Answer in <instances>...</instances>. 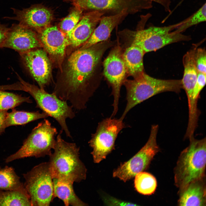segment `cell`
Returning <instances> with one entry per match:
<instances>
[{"label":"cell","instance_id":"obj_1","mask_svg":"<svg viewBox=\"0 0 206 206\" xmlns=\"http://www.w3.org/2000/svg\"><path fill=\"white\" fill-rule=\"evenodd\" d=\"M112 44L108 39L72 53L67 61L64 82L53 93L61 100L69 101L76 110L85 108L96 89L90 84V80Z\"/></svg>","mask_w":206,"mask_h":206},{"label":"cell","instance_id":"obj_2","mask_svg":"<svg viewBox=\"0 0 206 206\" xmlns=\"http://www.w3.org/2000/svg\"><path fill=\"white\" fill-rule=\"evenodd\" d=\"M62 132L58 135L54 152L49 155L52 177L73 183L80 182L86 179L87 169L79 158V148L75 143L64 140Z\"/></svg>","mask_w":206,"mask_h":206},{"label":"cell","instance_id":"obj_3","mask_svg":"<svg viewBox=\"0 0 206 206\" xmlns=\"http://www.w3.org/2000/svg\"><path fill=\"white\" fill-rule=\"evenodd\" d=\"M189 140V144L181 152L174 169L175 184L179 191L205 176V138L197 140L193 137Z\"/></svg>","mask_w":206,"mask_h":206},{"label":"cell","instance_id":"obj_4","mask_svg":"<svg viewBox=\"0 0 206 206\" xmlns=\"http://www.w3.org/2000/svg\"><path fill=\"white\" fill-rule=\"evenodd\" d=\"M181 23V21L163 27L152 25L135 31L125 29L120 31L119 35L129 45L139 47L145 53L156 51L171 43L190 39V36L175 30Z\"/></svg>","mask_w":206,"mask_h":206},{"label":"cell","instance_id":"obj_5","mask_svg":"<svg viewBox=\"0 0 206 206\" xmlns=\"http://www.w3.org/2000/svg\"><path fill=\"white\" fill-rule=\"evenodd\" d=\"M123 84L126 90L127 101L120 118L123 120L132 108L150 98L166 92L178 93L183 88L181 80L157 79L144 72L132 80H125Z\"/></svg>","mask_w":206,"mask_h":206},{"label":"cell","instance_id":"obj_6","mask_svg":"<svg viewBox=\"0 0 206 206\" xmlns=\"http://www.w3.org/2000/svg\"><path fill=\"white\" fill-rule=\"evenodd\" d=\"M57 134L56 128L48 120L44 119L32 130L21 148L5 159V162L27 157L49 156L54 147Z\"/></svg>","mask_w":206,"mask_h":206},{"label":"cell","instance_id":"obj_7","mask_svg":"<svg viewBox=\"0 0 206 206\" xmlns=\"http://www.w3.org/2000/svg\"><path fill=\"white\" fill-rule=\"evenodd\" d=\"M20 80L23 88L21 89L32 96L36 102V107L56 120L60 125L61 130L64 131L67 136L71 137L66 120L68 118L72 119L75 116L72 106L53 93H49L44 89L27 83L21 78Z\"/></svg>","mask_w":206,"mask_h":206},{"label":"cell","instance_id":"obj_8","mask_svg":"<svg viewBox=\"0 0 206 206\" xmlns=\"http://www.w3.org/2000/svg\"><path fill=\"white\" fill-rule=\"evenodd\" d=\"M23 176L31 206H49L54 196L53 178L49 162L35 166Z\"/></svg>","mask_w":206,"mask_h":206},{"label":"cell","instance_id":"obj_9","mask_svg":"<svg viewBox=\"0 0 206 206\" xmlns=\"http://www.w3.org/2000/svg\"><path fill=\"white\" fill-rule=\"evenodd\" d=\"M126 126L120 118L110 117L99 122L96 132L92 134L88 143L92 149L94 161L99 163L105 159L114 148L115 143L120 132Z\"/></svg>","mask_w":206,"mask_h":206},{"label":"cell","instance_id":"obj_10","mask_svg":"<svg viewBox=\"0 0 206 206\" xmlns=\"http://www.w3.org/2000/svg\"><path fill=\"white\" fill-rule=\"evenodd\" d=\"M158 129L157 125L152 126L150 136L146 143L132 157L122 163L114 170L113 173L114 177L126 182L148 167L159 150L157 141Z\"/></svg>","mask_w":206,"mask_h":206},{"label":"cell","instance_id":"obj_11","mask_svg":"<svg viewBox=\"0 0 206 206\" xmlns=\"http://www.w3.org/2000/svg\"><path fill=\"white\" fill-rule=\"evenodd\" d=\"M75 7L82 11H98L108 14H117L126 9L129 14H135L152 7L146 0H70Z\"/></svg>","mask_w":206,"mask_h":206},{"label":"cell","instance_id":"obj_12","mask_svg":"<svg viewBox=\"0 0 206 206\" xmlns=\"http://www.w3.org/2000/svg\"><path fill=\"white\" fill-rule=\"evenodd\" d=\"M122 53L120 47L117 46L111 51L103 62L104 75L112 87L113 97L112 117L118 112L121 88L128 74Z\"/></svg>","mask_w":206,"mask_h":206},{"label":"cell","instance_id":"obj_13","mask_svg":"<svg viewBox=\"0 0 206 206\" xmlns=\"http://www.w3.org/2000/svg\"><path fill=\"white\" fill-rule=\"evenodd\" d=\"M35 48L19 54L23 64L40 88L44 89L49 81L51 66L46 52Z\"/></svg>","mask_w":206,"mask_h":206},{"label":"cell","instance_id":"obj_14","mask_svg":"<svg viewBox=\"0 0 206 206\" xmlns=\"http://www.w3.org/2000/svg\"><path fill=\"white\" fill-rule=\"evenodd\" d=\"M42 46L35 31L13 24L9 28L2 47L13 49L20 54Z\"/></svg>","mask_w":206,"mask_h":206},{"label":"cell","instance_id":"obj_15","mask_svg":"<svg viewBox=\"0 0 206 206\" xmlns=\"http://www.w3.org/2000/svg\"><path fill=\"white\" fill-rule=\"evenodd\" d=\"M15 16L4 19L17 21L19 24L36 31L49 26L53 19L52 11L41 5H35L21 10L12 8Z\"/></svg>","mask_w":206,"mask_h":206},{"label":"cell","instance_id":"obj_16","mask_svg":"<svg viewBox=\"0 0 206 206\" xmlns=\"http://www.w3.org/2000/svg\"><path fill=\"white\" fill-rule=\"evenodd\" d=\"M38 38L46 52L60 63L69 45L66 35L56 26H49L38 31Z\"/></svg>","mask_w":206,"mask_h":206},{"label":"cell","instance_id":"obj_17","mask_svg":"<svg viewBox=\"0 0 206 206\" xmlns=\"http://www.w3.org/2000/svg\"><path fill=\"white\" fill-rule=\"evenodd\" d=\"M104 15L103 13L97 11L85 13L74 27L66 34L69 45L76 47L83 45L90 37Z\"/></svg>","mask_w":206,"mask_h":206},{"label":"cell","instance_id":"obj_18","mask_svg":"<svg viewBox=\"0 0 206 206\" xmlns=\"http://www.w3.org/2000/svg\"><path fill=\"white\" fill-rule=\"evenodd\" d=\"M128 14L127 10L124 9L115 15L103 16L98 26L96 27L89 38L79 49H84L108 39L114 28L120 24Z\"/></svg>","mask_w":206,"mask_h":206},{"label":"cell","instance_id":"obj_19","mask_svg":"<svg viewBox=\"0 0 206 206\" xmlns=\"http://www.w3.org/2000/svg\"><path fill=\"white\" fill-rule=\"evenodd\" d=\"M197 47V45H194L184 56L183 60L184 72L181 80L183 88L185 90L187 95L188 106L190 107L195 104L193 92L198 72L196 67L194 56Z\"/></svg>","mask_w":206,"mask_h":206},{"label":"cell","instance_id":"obj_20","mask_svg":"<svg viewBox=\"0 0 206 206\" xmlns=\"http://www.w3.org/2000/svg\"><path fill=\"white\" fill-rule=\"evenodd\" d=\"M205 178L193 181L179 191V206L206 205Z\"/></svg>","mask_w":206,"mask_h":206},{"label":"cell","instance_id":"obj_21","mask_svg":"<svg viewBox=\"0 0 206 206\" xmlns=\"http://www.w3.org/2000/svg\"><path fill=\"white\" fill-rule=\"evenodd\" d=\"M145 53L139 47L130 44L122 53L127 74L135 78L144 72L143 56Z\"/></svg>","mask_w":206,"mask_h":206},{"label":"cell","instance_id":"obj_22","mask_svg":"<svg viewBox=\"0 0 206 206\" xmlns=\"http://www.w3.org/2000/svg\"><path fill=\"white\" fill-rule=\"evenodd\" d=\"M54 196L57 197L64 202L66 206H86L76 194L72 183L53 179Z\"/></svg>","mask_w":206,"mask_h":206},{"label":"cell","instance_id":"obj_23","mask_svg":"<svg viewBox=\"0 0 206 206\" xmlns=\"http://www.w3.org/2000/svg\"><path fill=\"white\" fill-rule=\"evenodd\" d=\"M49 116L46 113L39 111L30 112L18 111L13 109L8 113L5 121L6 128L11 126L22 125L41 118H45Z\"/></svg>","mask_w":206,"mask_h":206},{"label":"cell","instance_id":"obj_24","mask_svg":"<svg viewBox=\"0 0 206 206\" xmlns=\"http://www.w3.org/2000/svg\"><path fill=\"white\" fill-rule=\"evenodd\" d=\"M26 191L24 185L11 167L0 169V191Z\"/></svg>","mask_w":206,"mask_h":206},{"label":"cell","instance_id":"obj_25","mask_svg":"<svg viewBox=\"0 0 206 206\" xmlns=\"http://www.w3.org/2000/svg\"><path fill=\"white\" fill-rule=\"evenodd\" d=\"M0 206H31L26 191H0Z\"/></svg>","mask_w":206,"mask_h":206},{"label":"cell","instance_id":"obj_26","mask_svg":"<svg viewBox=\"0 0 206 206\" xmlns=\"http://www.w3.org/2000/svg\"><path fill=\"white\" fill-rule=\"evenodd\" d=\"M134 187L139 193L144 195H150L155 192L157 186L155 177L149 173L142 171L135 176Z\"/></svg>","mask_w":206,"mask_h":206},{"label":"cell","instance_id":"obj_27","mask_svg":"<svg viewBox=\"0 0 206 206\" xmlns=\"http://www.w3.org/2000/svg\"><path fill=\"white\" fill-rule=\"evenodd\" d=\"M32 102L29 97H23L0 90V110L7 111L23 102L31 103Z\"/></svg>","mask_w":206,"mask_h":206},{"label":"cell","instance_id":"obj_28","mask_svg":"<svg viewBox=\"0 0 206 206\" xmlns=\"http://www.w3.org/2000/svg\"><path fill=\"white\" fill-rule=\"evenodd\" d=\"M206 3L196 12L188 18L181 21V23L175 30L178 32L182 33L189 28L200 23L206 21Z\"/></svg>","mask_w":206,"mask_h":206},{"label":"cell","instance_id":"obj_29","mask_svg":"<svg viewBox=\"0 0 206 206\" xmlns=\"http://www.w3.org/2000/svg\"><path fill=\"white\" fill-rule=\"evenodd\" d=\"M82 12L75 8L60 23L59 28L66 34L74 27L80 21L83 16Z\"/></svg>","mask_w":206,"mask_h":206},{"label":"cell","instance_id":"obj_30","mask_svg":"<svg viewBox=\"0 0 206 206\" xmlns=\"http://www.w3.org/2000/svg\"><path fill=\"white\" fill-rule=\"evenodd\" d=\"M194 60L198 72L206 73V53L204 48H197L195 52Z\"/></svg>","mask_w":206,"mask_h":206},{"label":"cell","instance_id":"obj_31","mask_svg":"<svg viewBox=\"0 0 206 206\" xmlns=\"http://www.w3.org/2000/svg\"><path fill=\"white\" fill-rule=\"evenodd\" d=\"M206 78L205 74L198 72L193 92V100L197 104L200 93L205 85Z\"/></svg>","mask_w":206,"mask_h":206},{"label":"cell","instance_id":"obj_32","mask_svg":"<svg viewBox=\"0 0 206 206\" xmlns=\"http://www.w3.org/2000/svg\"><path fill=\"white\" fill-rule=\"evenodd\" d=\"M105 203L109 205L135 206L134 203L122 201L111 197H107L104 199Z\"/></svg>","mask_w":206,"mask_h":206},{"label":"cell","instance_id":"obj_33","mask_svg":"<svg viewBox=\"0 0 206 206\" xmlns=\"http://www.w3.org/2000/svg\"><path fill=\"white\" fill-rule=\"evenodd\" d=\"M8 113L7 111L0 110V135L4 132L6 128L5 121Z\"/></svg>","mask_w":206,"mask_h":206},{"label":"cell","instance_id":"obj_34","mask_svg":"<svg viewBox=\"0 0 206 206\" xmlns=\"http://www.w3.org/2000/svg\"><path fill=\"white\" fill-rule=\"evenodd\" d=\"M8 29L6 25L0 23V48L2 47Z\"/></svg>","mask_w":206,"mask_h":206},{"label":"cell","instance_id":"obj_35","mask_svg":"<svg viewBox=\"0 0 206 206\" xmlns=\"http://www.w3.org/2000/svg\"><path fill=\"white\" fill-rule=\"evenodd\" d=\"M156 3L161 5L163 7L166 6L169 3V0H146Z\"/></svg>","mask_w":206,"mask_h":206}]
</instances>
